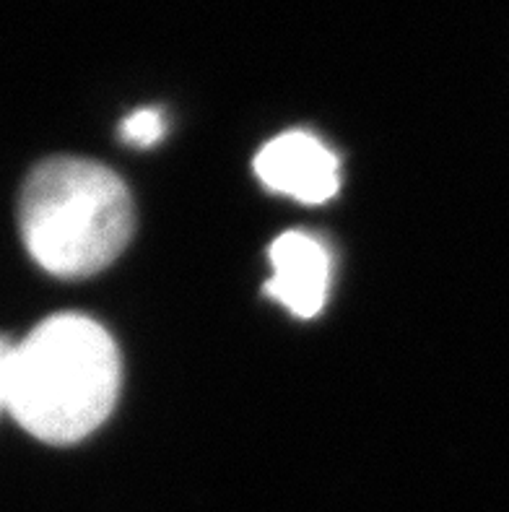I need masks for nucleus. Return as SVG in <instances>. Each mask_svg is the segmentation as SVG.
I'll list each match as a JSON object with an SVG mask.
<instances>
[{
  "mask_svg": "<svg viewBox=\"0 0 509 512\" xmlns=\"http://www.w3.org/2000/svg\"><path fill=\"white\" fill-rule=\"evenodd\" d=\"M123 364L97 320L60 312L42 320L8 364V414L47 445L84 440L115 409Z\"/></svg>",
  "mask_w": 509,
  "mask_h": 512,
  "instance_id": "1",
  "label": "nucleus"
},
{
  "mask_svg": "<svg viewBox=\"0 0 509 512\" xmlns=\"http://www.w3.org/2000/svg\"><path fill=\"white\" fill-rule=\"evenodd\" d=\"M133 224L125 182L91 159L52 156L21 188V240L34 263L58 279H86L110 266L133 237Z\"/></svg>",
  "mask_w": 509,
  "mask_h": 512,
  "instance_id": "2",
  "label": "nucleus"
},
{
  "mask_svg": "<svg viewBox=\"0 0 509 512\" xmlns=\"http://www.w3.org/2000/svg\"><path fill=\"white\" fill-rule=\"evenodd\" d=\"M255 172L273 193L312 206L330 201L341 185L338 156L304 130H289L265 143L255 156Z\"/></svg>",
  "mask_w": 509,
  "mask_h": 512,
  "instance_id": "3",
  "label": "nucleus"
},
{
  "mask_svg": "<svg viewBox=\"0 0 509 512\" xmlns=\"http://www.w3.org/2000/svg\"><path fill=\"white\" fill-rule=\"evenodd\" d=\"M271 279L265 284L268 297L284 305L291 315L310 320L328 302L330 263L328 247L307 232H284L268 250Z\"/></svg>",
  "mask_w": 509,
  "mask_h": 512,
  "instance_id": "4",
  "label": "nucleus"
},
{
  "mask_svg": "<svg viewBox=\"0 0 509 512\" xmlns=\"http://www.w3.org/2000/svg\"><path fill=\"white\" fill-rule=\"evenodd\" d=\"M164 133H167V117L156 107H141V110L130 112L120 125V138L136 149H151L162 141Z\"/></svg>",
  "mask_w": 509,
  "mask_h": 512,
  "instance_id": "5",
  "label": "nucleus"
},
{
  "mask_svg": "<svg viewBox=\"0 0 509 512\" xmlns=\"http://www.w3.org/2000/svg\"><path fill=\"white\" fill-rule=\"evenodd\" d=\"M16 341H8L6 336H0V414L8 406V364H11V351Z\"/></svg>",
  "mask_w": 509,
  "mask_h": 512,
  "instance_id": "6",
  "label": "nucleus"
}]
</instances>
